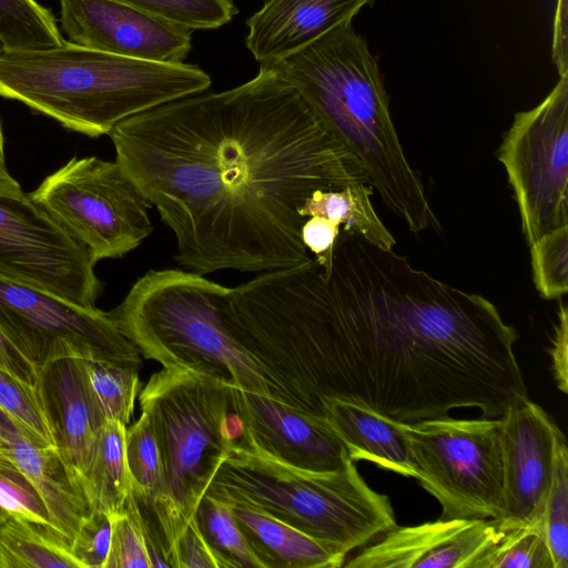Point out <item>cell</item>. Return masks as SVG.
<instances>
[{"mask_svg":"<svg viewBox=\"0 0 568 568\" xmlns=\"http://www.w3.org/2000/svg\"><path fill=\"white\" fill-rule=\"evenodd\" d=\"M517 338L484 296L343 229L328 267L312 257L275 272L261 320L272 373L321 419L336 398L404 424L462 407L500 418L528 397Z\"/></svg>","mask_w":568,"mask_h":568,"instance_id":"1","label":"cell"},{"mask_svg":"<svg viewBox=\"0 0 568 568\" xmlns=\"http://www.w3.org/2000/svg\"><path fill=\"white\" fill-rule=\"evenodd\" d=\"M109 135L115 162L173 232L178 263L204 276L308 262L306 200L368 183L361 162L268 65L233 89L126 118Z\"/></svg>","mask_w":568,"mask_h":568,"instance_id":"2","label":"cell"},{"mask_svg":"<svg viewBox=\"0 0 568 568\" xmlns=\"http://www.w3.org/2000/svg\"><path fill=\"white\" fill-rule=\"evenodd\" d=\"M268 67L361 162L368 183L410 232L442 231L419 174L403 150L377 61L352 21Z\"/></svg>","mask_w":568,"mask_h":568,"instance_id":"3","label":"cell"},{"mask_svg":"<svg viewBox=\"0 0 568 568\" xmlns=\"http://www.w3.org/2000/svg\"><path fill=\"white\" fill-rule=\"evenodd\" d=\"M211 83L195 64L134 59L70 41L0 53L1 97L92 138L109 134L134 114L206 91Z\"/></svg>","mask_w":568,"mask_h":568,"instance_id":"4","label":"cell"},{"mask_svg":"<svg viewBox=\"0 0 568 568\" xmlns=\"http://www.w3.org/2000/svg\"><path fill=\"white\" fill-rule=\"evenodd\" d=\"M232 291L192 271L150 270L108 314L139 353L163 368L203 373L271 397L260 369L226 326Z\"/></svg>","mask_w":568,"mask_h":568,"instance_id":"5","label":"cell"},{"mask_svg":"<svg viewBox=\"0 0 568 568\" xmlns=\"http://www.w3.org/2000/svg\"><path fill=\"white\" fill-rule=\"evenodd\" d=\"M205 494L258 509L343 556L396 526L388 497L373 490L352 460L316 473L233 444Z\"/></svg>","mask_w":568,"mask_h":568,"instance_id":"6","label":"cell"},{"mask_svg":"<svg viewBox=\"0 0 568 568\" xmlns=\"http://www.w3.org/2000/svg\"><path fill=\"white\" fill-rule=\"evenodd\" d=\"M233 388L203 373L163 368L140 393L141 410L159 448L178 538L231 446L241 438Z\"/></svg>","mask_w":568,"mask_h":568,"instance_id":"7","label":"cell"},{"mask_svg":"<svg viewBox=\"0 0 568 568\" xmlns=\"http://www.w3.org/2000/svg\"><path fill=\"white\" fill-rule=\"evenodd\" d=\"M415 478L442 507V519H498L503 514L499 418L449 416L398 423Z\"/></svg>","mask_w":568,"mask_h":568,"instance_id":"8","label":"cell"},{"mask_svg":"<svg viewBox=\"0 0 568 568\" xmlns=\"http://www.w3.org/2000/svg\"><path fill=\"white\" fill-rule=\"evenodd\" d=\"M30 196L90 252L94 263L122 257L153 231L152 206L116 162L73 158Z\"/></svg>","mask_w":568,"mask_h":568,"instance_id":"9","label":"cell"},{"mask_svg":"<svg viewBox=\"0 0 568 568\" xmlns=\"http://www.w3.org/2000/svg\"><path fill=\"white\" fill-rule=\"evenodd\" d=\"M528 246L568 225V74L535 108L517 112L496 152Z\"/></svg>","mask_w":568,"mask_h":568,"instance_id":"10","label":"cell"},{"mask_svg":"<svg viewBox=\"0 0 568 568\" xmlns=\"http://www.w3.org/2000/svg\"><path fill=\"white\" fill-rule=\"evenodd\" d=\"M0 328L37 368L79 357L140 368L139 351L108 312L82 307L0 274Z\"/></svg>","mask_w":568,"mask_h":568,"instance_id":"11","label":"cell"},{"mask_svg":"<svg viewBox=\"0 0 568 568\" xmlns=\"http://www.w3.org/2000/svg\"><path fill=\"white\" fill-rule=\"evenodd\" d=\"M89 250L30 194H0V274L82 307L102 283Z\"/></svg>","mask_w":568,"mask_h":568,"instance_id":"12","label":"cell"},{"mask_svg":"<svg viewBox=\"0 0 568 568\" xmlns=\"http://www.w3.org/2000/svg\"><path fill=\"white\" fill-rule=\"evenodd\" d=\"M499 423L504 506L501 516L493 520L499 530L541 525L556 443L562 432L528 397L513 404Z\"/></svg>","mask_w":568,"mask_h":568,"instance_id":"13","label":"cell"},{"mask_svg":"<svg viewBox=\"0 0 568 568\" xmlns=\"http://www.w3.org/2000/svg\"><path fill=\"white\" fill-rule=\"evenodd\" d=\"M69 41L141 60L181 63L192 49V31L118 0H60Z\"/></svg>","mask_w":568,"mask_h":568,"instance_id":"14","label":"cell"},{"mask_svg":"<svg viewBox=\"0 0 568 568\" xmlns=\"http://www.w3.org/2000/svg\"><path fill=\"white\" fill-rule=\"evenodd\" d=\"M233 405L242 427L241 438L234 444L316 473L338 470L351 460L345 445L324 419L236 387Z\"/></svg>","mask_w":568,"mask_h":568,"instance_id":"15","label":"cell"},{"mask_svg":"<svg viewBox=\"0 0 568 568\" xmlns=\"http://www.w3.org/2000/svg\"><path fill=\"white\" fill-rule=\"evenodd\" d=\"M493 519H437L395 526L343 566L349 568H474L500 537Z\"/></svg>","mask_w":568,"mask_h":568,"instance_id":"16","label":"cell"},{"mask_svg":"<svg viewBox=\"0 0 568 568\" xmlns=\"http://www.w3.org/2000/svg\"><path fill=\"white\" fill-rule=\"evenodd\" d=\"M83 359L63 357L38 367L36 387L53 445L80 484L106 422L91 395Z\"/></svg>","mask_w":568,"mask_h":568,"instance_id":"17","label":"cell"},{"mask_svg":"<svg viewBox=\"0 0 568 568\" xmlns=\"http://www.w3.org/2000/svg\"><path fill=\"white\" fill-rule=\"evenodd\" d=\"M373 0H264L247 21L245 45L260 65H272L352 21Z\"/></svg>","mask_w":568,"mask_h":568,"instance_id":"18","label":"cell"},{"mask_svg":"<svg viewBox=\"0 0 568 568\" xmlns=\"http://www.w3.org/2000/svg\"><path fill=\"white\" fill-rule=\"evenodd\" d=\"M0 452L11 457L31 479L58 530L70 546L92 513L85 493L54 446L31 443L0 409Z\"/></svg>","mask_w":568,"mask_h":568,"instance_id":"19","label":"cell"},{"mask_svg":"<svg viewBox=\"0 0 568 568\" xmlns=\"http://www.w3.org/2000/svg\"><path fill=\"white\" fill-rule=\"evenodd\" d=\"M322 417L345 445L349 459H365L394 473L415 477L407 440L394 422L344 399L323 404Z\"/></svg>","mask_w":568,"mask_h":568,"instance_id":"20","label":"cell"},{"mask_svg":"<svg viewBox=\"0 0 568 568\" xmlns=\"http://www.w3.org/2000/svg\"><path fill=\"white\" fill-rule=\"evenodd\" d=\"M230 505L261 568H337L344 565L346 556L300 530L253 507Z\"/></svg>","mask_w":568,"mask_h":568,"instance_id":"21","label":"cell"},{"mask_svg":"<svg viewBox=\"0 0 568 568\" xmlns=\"http://www.w3.org/2000/svg\"><path fill=\"white\" fill-rule=\"evenodd\" d=\"M373 192V186L364 182L339 189L316 190L302 206L301 215L306 220L325 217L381 248L393 250L396 241L372 204Z\"/></svg>","mask_w":568,"mask_h":568,"instance_id":"22","label":"cell"},{"mask_svg":"<svg viewBox=\"0 0 568 568\" xmlns=\"http://www.w3.org/2000/svg\"><path fill=\"white\" fill-rule=\"evenodd\" d=\"M125 430L126 426L119 422L104 423L81 480L92 510L110 516L123 509L130 491Z\"/></svg>","mask_w":568,"mask_h":568,"instance_id":"23","label":"cell"},{"mask_svg":"<svg viewBox=\"0 0 568 568\" xmlns=\"http://www.w3.org/2000/svg\"><path fill=\"white\" fill-rule=\"evenodd\" d=\"M0 568H82L58 530L9 517L0 527Z\"/></svg>","mask_w":568,"mask_h":568,"instance_id":"24","label":"cell"},{"mask_svg":"<svg viewBox=\"0 0 568 568\" xmlns=\"http://www.w3.org/2000/svg\"><path fill=\"white\" fill-rule=\"evenodd\" d=\"M193 518L217 568H261L236 524L230 504L204 494Z\"/></svg>","mask_w":568,"mask_h":568,"instance_id":"25","label":"cell"},{"mask_svg":"<svg viewBox=\"0 0 568 568\" xmlns=\"http://www.w3.org/2000/svg\"><path fill=\"white\" fill-rule=\"evenodd\" d=\"M64 41L52 13L36 0H0L3 50H42Z\"/></svg>","mask_w":568,"mask_h":568,"instance_id":"26","label":"cell"},{"mask_svg":"<svg viewBox=\"0 0 568 568\" xmlns=\"http://www.w3.org/2000/svg\"><path fill=\"white\" fill-rule=\"evenodd\" d=\"M91 395L105 420L128 425L140 392L138 367L83 359Z\"/></svg>","mask_w":568,"mask_h":568,"instance_id":"27","label":"cell"},{"mask_svg":"<svg viewBox=\"0 0 568 568\" xmlns=\"http://www.w3.org/2000/svg\"><path fill=\"white\" fill-rule=\"evenodd\" d=\"M541 526L554 568H568V448L562 433L556 443L551 479L542 506Z\"/></svg>","mask_w":568,"mask_h":568,"instance_id":"28","label":"cell"},{"mask_svg":"<svg viewBox=\"0 0 568 568\" xmlns=\"http://www.w3.org/2000/svg\"><path fill=\"white\" fill-rule=\"evenodd\" d=\"M474 568H554L542 526L530 524L504 530Z\"/></svg>","mask_w":568,"mask_h":568,"instance_id":"29","label":"cell"},{"mask_svg":"<svg viewBox=\"0 0 568 568\" xmlns=\"http://www.w3.org/2000/svg\"><path fill=\"white\" fill-rule=\"evenodd\" d=\"M152 17L194 30L227 24L239 10L233 0H118Z\"/></svg>","mask_w":568,"mask_h":568,"instance_id":"30","label":"cell"},{"mask_svg":"<svg viewBox=\"0 0 568 568\" xmlns=\"http://www.w3.org/2000/svg\"><path fill=\"white\" fill-rule=\"evenodd\" d=\"M530 247L532 280L540 296L557 300L568 291V225L539 237Z\"/></svg>","mask_w":568,"mask_h":568,"instance_id":"31","label":"cell"},{"mask_svg":"<svg viewBox=\"0 0 568 568\" xmlns=\"http://www.w3.org/2000/svg\"><path fill=\"white\" fill-rule=\"evenodd\" d=\"M0 409L39 446H54L37 388L0 368Z\"/></svg>","mask_w":568,"mask_h":568,"instance_id":"32","label":"cell"},{"mask_svg":"<svg viewBox=\"0 0 568 568\" xmlns=\"http://www.w3.org/2000/svg\"><path fill=\"white\" fill-rule=\"evenodd\" d=\"M0 508L8 517L21 518L58 530L53 517L31 479L11 457L2 452H0Z\"/></svg>","mask_w":568,"mask_h":568,"instance_id":"33","label":"cell"},{"mask_svg":"<svg viewBox=\"0 0 568 568\" xmlns=\"http://www.w3.org/2000/svg\"><path fill=\"white\" fill-rule=\"evenodd\" d=\"M153 568L146 540L131 504L111 516L110 549L104 568Z\"/></svg>","mask_w":568,"mask_h":568,"instance_id":"34","label":"cell"},{"mask_svg":"<svg viewBox=\"0 0 568 568\" xmlns=\"http://www.w3.org/2000/svg\"><path fill=\"white\" fill-rule=\"evenodd\" d=\"M111 516L92 510L79 528L71 551L82 568H104L110 549Z\"/></svg>","mask_w":568,"mask_h":568,"instance_id":"35","label":"cell"},{"mask_svg":"<svg viewBox=\"0 0 568 568\" xmlns=\"http://www.w3.org/2000/svg\"><path fill=\"white\" fill-rule=\"evenodd\" d=\"M173 568H217L194 518L176 540Z\"/></svg>","mask_w":568,"mask_h":568,"instance_id":"36","label":"cell"},{"mask_svg":"<svg viewBox=\"0 0 568 568\" xmlns=\"http://www.w3.org/2000/svg\"><path fill=\"white\" fill-rule=\"evenodd\" d=\"M339 227L325 217L307 219L302 227V241L322 267H328Z\"/></svg>","mask_w":568,"mask_h":568,"instance_id":"37","label":"cell"},{"mask_svg":"<svg viewBox=\"0 0 568 568\" xmlns=\"http://www.w3.org/2000/svg\"><path fill=\"white\" fill-rule=\"evenodd\" d=\"M549 351L552 361L554 378L560 392H568V327L567 306L560 304L555 335Z\"/></svg>","mask_w":568,"mask_h":568,"instance_id":"38","label":"cell"},{"mask_svg":"<svg viewBox=\"0 0 568 568\" xmlns=\"http://www.w3.org/2000/svg\"><path fill=\"white\" fill-rule=\"evenodd\" d=\"M0 368L9 372L21 382L37 387L38 368L9 339L0 328Z\"/></svg>","mask_w":568,"mask_h":568,"instance_id":"39","label":"cell"},{"mask_svg":"<svg viewBox=\"0 0 568 568\" xmlns=\"http://www.w3.org/2000/svg\"><path fill=\"white\" fill-rule=\"evenodd\" d=\"M566 0H558L556 11L555 31H554V61L557 65L559 77L568 74L567 65V39H566V17L561 12H566Z\"/></svg>","mask_w":568,"mask_h":568,"instance_id":"40","label":"cell"},{"mask_svg":"<svg viewBox=\"0 0 568 568\" xmlns=\"http://www.w3.org/2000/svg\"><path fill=\"white\" fill-rule=\"evenodd\" d=\"M20 184L10 175L4 165L0 164V194L21 193Z\"/></svg>","mask_w":568,"mask_h":568,"instance_id":"41","label":"cell"},{"mask_svg":"<svg viewBox=\"0 0 568 568\" xmlns=\"http://www.w3.org/2000/svg\"><path fill=\"white\" fill-rule=\"evenodd\" d=\"M0 164L4 165V142H3L1 123H0Z\"/></svg>","mask_w":568,"mask_h":568,"instance_id":"42","label":"cell"},{"mask_svg":"<svg viewBox=\"0 0 568 568\" xmlns=\"http://www.w3.org/2000/svg\"><path fill=\"white\" fill-rule=\"evenodd\" d=\"M8 518L7 514L0 508V527Z\"/></svg>","mask_w":568,"mask_h":568,"instance_id":"43","label":"cell"}]
</instances>
